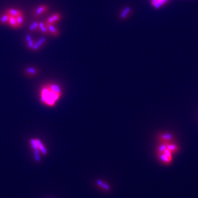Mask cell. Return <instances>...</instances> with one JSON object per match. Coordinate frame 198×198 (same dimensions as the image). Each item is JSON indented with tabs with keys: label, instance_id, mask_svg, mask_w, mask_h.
Returning a JSON list of instances; mask_svg holds the SVG:
<instances>
[{
	"label": "cell",
	"instance_id": "obj_21",
	"mask_svg": "<svg viewBox=\"0 0 198 198\" xmlns=\"http://www.w3.org/2000/svg\"><path fill=\"white\" fill-rule=\"evenodd\" d=\"M129 13H130V9H128V8L124 9V10H123L122 12H121V17L123 18V19L126 18V17H128V16L129 15Z\"/></svg>",
	"mask_w": 198,
	"mask_h": 198
},
{
	"label": "cell",
	"instance_id": "obj_22",
	"mask_svg": "<svg viewBox=\"0 0 198 198\" xmlns=\"http://www.w3.org/2000/svg\"><path fill=\"white\" fill-rule=\"evenodd\" d=\"M163 153H164L165 156H167V157L170 158L172 159V158H173V157H172V153L171 151H170V150H169L167 148L166 149L165 151H164Z\"/></svg>",
	"mask_w": 198,
	"mask_h": 198
},
{
	"label": "cell",
	"instance_id": "obj_3",
	"mask_svg": "<svg viewBox=\"0 0 198 198\" xmlns=\"http://www.w3.org/2000/svg\"><path fill=\"white\" fill-rule=\"evenodd\" d=\"M49 7L46 5H43L39 6L35 9L33 12V16L35 18H37L42 16V14H44L45 12L48 10Z\"/></svg>",
	"mask_w": 198,
	"mask_h": 198
},
{
	"label": "cell",
	"instance_id": "obj_5",
	"mask_svg": "<svg viewBox=\"0 0 198 198\" xmlns=\"http://www.w3.org/2000/svg\"><path fill=\"white\" fill-rule=\"evenodd\" d=\"M157 157L158 158V160L160 162H162V163L165 164V165H169V164H171L172 161V159L167 157V156H165L164 153L157 154Z\"/></svg>",
	"mask_w": 198,
	"mask_h": 198
},
{
	"label": "cell",
	"instance_id": "obj_19",
	"mask_svg": "<svg viewBox=\"0 0 198 198\" xmlns=\"http://www.w3.org/2000/svg\"><path fill=\"white\" fill-rule=\"evenodd\" d=\"M16 18V21H17L18 26H19V28H21V26H22L23 24H24V14H21V15H19V16H17Z\"/></svg>",
	"mask_w": 198,
	"mask_h": 198
},
{
	"label": "cell",
	"instance_id": "obj_4",
	"mask_svg": "<svg viewBox=\"0 0 198 198\" xmlns=\"http://www.w3.org/2000/svg\"><path fill=\"white\" fill-rule=\"evenodd\" d=\"M46 42L47 39L45 37H42V38L39 39L37 40L36 41L34 42V44H33L32 50L34 51H38L40 49H41L42 48V46L46 45Z\"/></svg>",
	"mask_w": 198,
	"mask_h": 198
},
{
	"label": "cell",
	"instance_id": "obj_2",
	"mask_svg": "<svg viewBox=\"0 0 198 198\" xmlns=\"http://www.w3.org/2000/svg\"><path fill=\"white\" fill-rule=\"evenodd\" d=\"M157 139L160 143H171L174 142V135L170 133H162L157 135Z\"/></svg>",
	"mask_w": 198,
	"mask_h": 198
},
{
	"label": "cell",
	"instance_id": "obj_14",
	"mask_svg": "<svg viewBox=\"0 0 198 198\" xmlns=\"http://www.w3.org/2000/svg\"><path fill=\"white\" fill-rule=\"evenodd\" d=\"M10 16V15H9ZM8 24H9L10 26H11L13 28H19V26L17 24V21H16V17H14V16H9V23Z\"/></svg>",
	"mask_w": 198,
	"mask_h": 198
},
{
	"label": "cell",
	"instance_id": "obj_7",
	"mask_svg": "<svg viewBox=\"0 0 198 198\" xmlns=\"http://www.w3.org/2000/svg\"><path fill=\"white\" fill-rule=\"evenodd\" d=\"M96 183L97 185L104 191L110 192L111 190V187H110V185L108 184L107 183L104 182L102 180H97Z\"/></svg>",
	"mask_w": 198,
	"mask_h": 198
},
{
	"label": "cell",
	"instance_id": "obj_15",
	"mask_svg": "<svg viewBox=\"0 0 198 198\" xmlns=\"http://www.w3.org/2000/svg\"><path fill=\"white\" fill-rule=\"evenodd\" d=\"M26 41L28 48L30 50H32L33 44H34V41H33V39H32V37H31V35L30 34L26 35Z\"/></svg>",
	"mask_w": 198,
	"mask_h": 198
},
{
	"label": "cell",
	"instance_id": "obj_8",
	"mask_svg": "<svg viewBox=\"0 0 198 198\" xmlns=\"http://www.w3.org/2000/svg\"><path fill=\"white\" fill-rule=\"evenodd\" d=\"M169 0H151V4L154 8L159 9L167 4Z\"/></svg>",
	"mask_w": 198,
	"mask_h": 198
},
{
	"label": "cell",
	"instance_id": "obj_12",
	"mask_svg": "<svg viewBox=\"0 0 198 198\" xmlns=\"http://www.w3.org/2000/svg\"><path fill=\"white\" fill-rule=\"evenodd\" d=\"M167 148L169 150H170L172 153H176L178 152H179V148L178 146L174 142H171V143H168L167 144Z\"/></svg>",
	"mask_w": 198,
	"mask_h": 198
},
{
	"label": "cell",
	"instance_id": "obj_17",
	"mask_svg": "<svg viewBox=\"0 0 198 198\" xmlns=\"http://www.w3.org/2000/svg\"><path fill=\"white\" fill-rule=\"evenodd\" d=\"M167 144L166 143H160L156 149V153L160 154L163 153L164 151L167 149Z\"/></svg>",
	"mask_w": 198,
	"mask_h": 198
},
{
	"label": "cell",
	"instance_id": "obj_1",
	"mask_svg": "<svg viewBox=\"0 0 198 198\" xmlns=\"http://www.w3.org/2000/svg\"><path fill=\"white\" fill-rule=\"evenodd\" d=\"M40 99L44 104L49 107H53L56 104L62 96L61 87L56 83H47L42 87Z\"/></svg>",
	"mask_w": 198,
	"mask_h": 198
},
{
	"label": "cell",
	"instance_id": "obj_13",
	"mask_svg": "<svg viewBox=\"0 0 198 198\" xmlns=\"http://www.w3.org/2000/svg\"><path fill=\"white\" fill-rule=\"evenodd\" d=\"M32 144H33V146L35 147V148H37L40 149V150L43 153H46V150L45 149L44 147L43 146L42 144L41 143V142L38 140H32Z\"/></svg>",
	"mask_w": 198,
	"mask_h": 198
},
{
	"label": "cell",
	"instance_id": "obj_18",
	"mask_svg": "<svg viewBox=\"0 0 198 198\" xmlns=\"http://www.w3.org/2000/svg\"><path fill=\"white\" fill-rule=\"evenodd\" d=\"M39 28V22L37 21H33V22H31V24H30L29 27H28V30L30 31L31 32H34V31L38 30Z\"/></svg>",
	"mask_w": 198,
	"mask_h": 198
},
{
	"label": "cell",
	"instance_id": "obj_23",
	"mask_svg": "<svg viewBox=\"0 0 198 198\" xmlns=\"http://www.w3.org/2000/svg\"><path fill=\"white\" fill-rule=\"evenodd\" d=\"M46 24H55V22L54 21V20L53 19L51 16H50L47 18L46 21Z\"/></svg>",
	"mask_w": 198,
	"mask_h": 198
},
{
	"label": "cell",
	"instance_id": "obj_6",
	"mask_svg": "<svg viewBox=\"0 0 198 198\" xmlns=\"http://www.w3.org/2000/svg\"><path fill=\"white\" fill-rule=\"evenodd\" d=\"M47 28L49 30L50 35H51L53 37H58L60 35V31H59V30L57 28V26H55V24H46Z\"/></svg>",
	"mask_w": 198,
	"mask_h": 198
},
{
	"label": "cell",
	"instance_id": "obj_16",
	"mask_svg": "<svg viewBox=\"0 0 198 198\" xmlns=\"http://www.w3.org/2000/svg\"><path fill=\"white\" fill-rule=\"evenodd\" d=\"M9 14L7 12H5L0 16V24H8L9 19Z\"/></svg>",
	"mask_w": 198,
	"mask_h": 198
},
{
	"label": "cell",
	"instance_id": "obj_9",
	"mask_svg": "<svg viewBox=\"0 0 198 198\" xmlns=\"http://www.w3.org/2000/svg\"><path fill=\"white\" fill-rule=\"evenodd\" d=\"M38 69L34 67H28L24 70L25 74L28 76H36L38 73Z\"/></svg>",
	"mask_w": 198,
	"mask_h": 198
},
{
	"label": "cell",
	"instance_id": "obj_11",
	"mask_svg": "<svg viewBox=\"0 0 198 198\" xmlns=\"http://www.w3.org/2000/svg\"><path fill=\"white\" fill-rule=\"evenodd\" d=\"M7 13L10 15V16H14V17H17V16L21 15V14H23L22 11L19 9H7V10L5 11Z\"/></svg>",
	"mask_w": 198,
	"mask_h": 198
},
{
	"label": "cell",
	"instance_id": "obj_10",
	"mask_svg": "<svg viewBox=\"0 0 198 198\" xmlns=\"http://www.w3.org/2000/svg\"><path fill=\"white\" fill-rule=\"evenodd\" d=\"M38 30H39L42 34L44 35H50L49 30L48 29L46 26V23L44 22H39V28Z\"/></svg>",
	"mask_w": 198,
	"mask_h": 198
},
{
	"label": "cell",
	"instance_id": "obj_20",
	"mask_svg": "<svg viewBox=\"0 0 198 198\" xmlns=\"http://www.w3.org/2000/svg\"><path fill=\"white\" fill-rule=\"evenodd\" d=\"M53 18V19L54 20V21L55 22V23L57 22V21H60L61 19H62V15L60 13H55V14H52L51 16Z\"/></svg>",
	"mask_w": 198,
	"mask_h": 198
}]
</instances>
